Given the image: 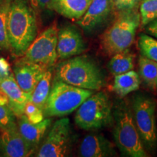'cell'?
I'll list each match as a JSON object with an SVG mask.
<instances>
[{
	"instance_id": "cell-1",
	"label": "cell",
	"mask_w": 157,
	"mask_h": 157,
	"mask_svg": "<svg viewBox=\"0 0 157 157\" xmlns=\"http://www.w3.org/2000/svg\"><path fill=\"white\" fill-rule=\"evenodd\" d=\"M10 51L21 58L38 34L36 12L29 0H12L7 24Z\"/></svg>"
},
{
	"instance_id": "cell-2",
	"label": "cell",
	"mask_w": 157,
	"mask_h": 157,
	"mask_svg": "<svg viewBox=\"0 0 157 157\" xmlns=\"http://www.w3.org/2000/svg\"><path fill=\"white\" fill-rule=\"evenodd\" d=\"M55 79L90 90H99L104 85L103 72L87 56L68 58L57 65Z\"/></svg>"
},
{
	"instance_id": "cell-3",
	"label": "cell",
	"mask_w": 157,
	"mask_h": 157,
	"mask_svg": "<svg viewBox=\"0 0 157 157\" xmlns=\"http://www.w3.org/2000/svg\"><path fill=\"white\" fill-rule=\"evenodd\" d=\"M140 24L137 8L119 11L114 21L101 37V47L105 53L112 56L130 48Z\"/></svg>"
},
{
	"instance_id": "cell-4",
	"label": "cell",
	"mask_w": 157,
	"mask_h": 157,
	"mask_svg": "<svg viewBox=\"0 0 157 157\" xmlns=\"http://www.w3.org/2000/svg\"><path fill=\"white\" fill-rule=\"evenodd\" d=\"M114 120L113 136L116 144L124 156L147 157L148 152L135 125L132 109L126 103H121L113 113Z\"/></svg>"
},
{
	"instance_id": "cell-5",
	"label": "cell",
	"mask_w": 157,
	"mask_h": 157,
	"mask_svg": "<svg viewBox=\"0 0 157 157\" xmlns=\"http://www.w3.org/2000/svg\"><path fill=\"white\" fill-rule=\"evenodd\" d=\"M93 93V90L82 89L54 79L43 110L44 116L61 117L70 114Z\"/></svg>"
},
{
	"instance_id": "cell-6",
	"label": "cell",
	"mask_w": 157,
	"mask_h": 157,
	"mask_svg": "<svg viewBox=\"0 0 157 157\" xmlns=\"http://www.w3.org/2000/svg\"><path fill=\"white\" fill-rule=\"evenodd\" d=\"M112 106L106 93H93L77 109L74 117L76 124L84 130H94L109 126L113 119Z\"/></svg>"
},
{
	"instance_id": "cell-7",
	"label": "cell",
	"mask_w": 157,
	"mask_h": 157,
	"mask_svg": "<svg viewBox=\"0 0 157 157\" xmlns=\"http://www.w3.org/2000/svg\"><path fill=\"white\" fill-rule=\"evenodd\" d=\"M131 109L143 146L154 152L157 148L156 101L150 96L138 94L133 97Z\"/></svg>"
},
{
	"instance_id": "cell-8",
	"label": "cell",
	"mask_w": 157,
	"mask_h": 157,
	"mask_svg": "<svg viewBox=\"0 0 157 157\" xmlns=\"http://www.w3.org/2000/svg\"><path fill=\"white\" fill-rule=\"evenodd\" d=\"M58 33V29L56 23L47 28L37 35L21 58L47 68L52 67L58 59L57 53Z\"/></svg>"
},
{
	"instance_id": "cell-9",
	"label": "cell",
	"mask_w": 157,
	"mask_h": 157,
	"mask_svg": "<svg viewBox=\"0 0 157 157\" xmlns=\"http://www.w3.org/2000/svg\"><path fill=\"white\" fill-rule=\"evenodd\" d=\"M71 143V126L68 118L57 120L39 147L36 156L63 157L67 156Z\"/></svg>"
},
{
	"instance_id": "cell-10",
	"label": "cell",
	"mask_w": 157,
	"mask_h": 157,
	"mask_svg": "<svg viewBox=\"0 0 157 157\" xmlns=\"http://www.w3.org/2000/svg\"><path fill=\"white\" fill-rule=\"evenodd\" d=\"M48 68L40 64L20 58L13 66V72L21 90L31 95Z\"/></svg>"
},
{
	"instance_id": "cell-11",
	"label": "cell",
	"mask_w": 157,
	"mask_h": 157,
	"mask_svg": "<svg viewBox=\"0 0 157 157\" xmlns=\"http://www.w3.org/2000/svg\"><path fill=\"white\" fill-rule=\"evenodd\" d=\"M86 44L82 34L74 25L63 27L58 33L57 53L60 59H68L84 52Z\"/></svg>"
},
{
	"instance_id": "cell-12",
	"label": "cell",
	"mask_w": 157,
	"mask_h": 157,
	"mask_svg": "<svg viewBox=\"0 0 157 157\" xmlns=\"http://www.w3.org/2000/svg\"><path fill=\"white\" fill-rule=\"evenodd\" d=\"M114 9L112 0H93L77 23L82 29L90 32L106 22Z\"/></svg>"
},
{
	"instance_id": "cell-13",
	"label": "cell",
	"mask_w": 157,
	"mask_h": 157,
	"mask_svg": "<svg viewBox=\"0 0 157 157\" xmlns=\"http://www.w3.org/2000/svg\"><path fill=\"white\" fill-rule=\"evenodd\" d=\"M32 154V151L21 135L17 127L2 130L0 133V156L24 157Z\"/></svg>"
},
{
	"instance_id": "cell-14",
	"label": "cell",
	"mask_w": 157,
	"mask_h": 157,
	"mask_svg": "<svg viewBox=\"0 0 157 157\" xmlns=\"http://www.w3.org/2000/svg\"><path fill=\"white\" fill-rule=\"evenodd\" d=\"M0 89L8 98V106L15 117L18 118L24 114L26 103L30 101L31 95L25 93L17 84L13 73L8 77L0 81Z\"/></svg>"
},
{
	"instance_id": "cell-15",
	"label": "cell",
	"mask_w": 157,
	"mask_h": 157,
	"mask_svg": "<svg viewBox=\"0 0 157 157\" xmlns=\"http://www.w3.org/2000/svg\"><path fill=\"white\" fill-rule=\"evenodd\" d=\"M17 128L25 142L34 154L42 140L45 133L51 125L50 119H43L39 123H31L25 114L18 117L17 121Z\"/></svg>"
},
{
	"instance_id": "cell-16",
	"label": "cell",
	"mask_w": 157,
	"mask_h": 157,
	"mask_svg": "<svg viewBox=\"0 0 157 157\" xmlns=\"http://www.w3.org/2000/svg\"><path fill=\"white\" fill-rule=\"evenodd\" d=\"M79 153L84 157L113 156L117 154L114 147L102 134L92 133L82 140Z\"/></svg>"
},
{
	"instance_id": "cell-17",
	"label": "cell",
	"mask_w": 157,
	"mask_h": 157,
	"mask_svg": "<svg viewBox=\"0 0 157 157\" xmlns=\"http://www.w3.org/2000/svg\"><path fill=\"white\" fill-rule=\"evenodd\" d=\"M93 0H52L50 9L67 18L78 20L85 13Z\"/></svg>"
},
{
	"instance_id": "cell-18",
	"label": "cell",
	"mask_w": 157,
	"mask_h": 157,
	"mask_svg": "<svg viewBox=\"0 0 157 157\" xmlns=\"http://www.w3.org/2000/svg\"><path fill=\"white\" fill-rule=\"evenodd\" d=\"M140 84V79L139 74L135 71L131 70L126 73L115 76L113 90L118 95L124 97L138 90Z\"/></svg>"
},
{
	"instance_id": "cell-19",
	"label": "cell",
	"mask_w": 157,
	"mask_h": 157,
	"mask_svg": "<svg viewBox=\"0 0 157 157\" xmlns=\"http://www.w3.org/2000/svg\"><path fill=\"white\" fill-rule=\"evenodd\" d=\"M52 80V68H48L45 71L44 75L39 80L33 93L31 94L30 102L36 105L37 107L44 110L47 100L50 94Z\"/></svg>"
},
{
	"instance_id": "cell-20",
	"label": "cell",
	"mask_w": 157,
	"mask_h": 157,
	"mask_svg": "<svg viewBox=\"0 0 157 157\" xmlns=\"http://www.w3.org/2000/svg\"><path fill=\"white\" fill-rule=\"evenodd\" d=\"M135 66V55L128 49L112 56L109 63V69L113 75L126 73Z\"/></svg>"
},
{
	"instance_id": "cell-21",
	"label": "cell",
	"mask_w": 157,
	"mask_h": 157,
	"mask_svg": "<svg viewBox=\"0 0 157 157\" xmlns=\"http://www.w3.org/2000/svg\"><path fill=\"white\" fill-rule=\"evenodd\" d=\"M139 73L143 81L151 90L157 89V62L140 56L138 60Z\"/></svg>"
},
{
	"instance_id": "cell-22",
	"label": "cell",
	"mask_w": 157,
	"mask_h": 157,
	"mask_svg": "<svg viewBox=\"0 0 157 157\" xmlns=\"http://www.w3.org/2000/svg\"><path fill=\"white\" fill-rule=\"evenodd\" d=\"M12 0H0V50L10 51L7 39V17Z\"/></svg>"
},
{
	"instance_id": "cell-23",
	"label": "cell",
	"mask_w": 157,
	"mask_h": 157,
	"mask_svg": "<svg viewBox=\"0 0 157 157\" xmlns=\"http://www.w3.org/2000/svg\"><path fill=\"white\" fill-rule=\"evenodd\" d=\"M138 48L143 56L157 62V39L142 34L138 39Z\"/></svg>"
},
{
	"instance_id": "cell-24",
	"label": "cell",
	"mask_w": 157,
	"mask_h": 157,
	"mask_svg": "<svg viewBox=\"0 0 157 157\" xmlns=\"http://www.w3.org/2000/svg\"><path fill=\"white\" fill-rule=\"evenodd\" d=\"M139 7L143 25H146L157 18V0H141Z\"/></svg>"
},
{
	"instance_id": "cell-25",
	"label": "cell",
	"mask_w": 157,
	"mask_h": 157,
	"mask_svg": "<svg viewBox=\"0 0 157 157\" xmlns=\"http://www.w3.org/2000/svg\"><path fill=\"white\" fill-rule=\"evenodd\" d=\"M16 117L7 105H0V129L5 130L17 127Z\"/></svg>"
},
{
	"instance_id": "cell-26",
	"label": "cell",
	"mask_w": 157,
	"mask_h": 157,
	"mask_svg": "<svg viewBox=\"0 0 157 157\" xmlns=\"http://www.w3.org/2000/svg\"><path fill=\"white\" fill-rule=\"evenodd\" d=\"M24 114L26 116L31 123L34 124L40 122L44 118L42 110L30 101H29L25 105Z\"/></svg>"
},
{
	"instance_id": "cell-27",
	"label": "cell",
	"mask_w": 157,
	"mask_h": 157,
	"mask_svg": "<svg viewBox=\"0 0 157 157\" xmlns=\"http://www.w3.org/2000/svg\"><path fill=\"white\" fill-rule=\"evenodd\" d=\"M114 8L118 11L138 8L141 0H112Z\"/></svg>"
},
{
	"instance_id": "cell-28",
	"label": "cell",
	"mask_w": 157,
	"mask_h": 157,
	"mask_svg": "<svg viewBox=\"0 0 157 157\" xmlns=\"http://www.w3.org/2000/svg\"><path fill=\"white\" fill-rule=\"evenodd\" d=\"M51 1L52 0H29L35 12H42L46 9H50Z\"/></svg>"
},
{
	"instance_id": "cell-29",
	"label": "cell",
	"mask_w": 157,
	"mask_h": 157,
	"mask_svg": "<svg viewBox=\"0 0 157 157\" xmlns=\"http://www.w3.org/2000/svg\"><path fill=\"white\" fill-rule=\"evenodd\" d=\"M10 66L5 58H0V81L12 74Z\"/></svg>"
},
{
	"instance_id": "cell-30",
	"label": "cell",
	"mask_w": 157,
	"mask_h": 157,
	"mask_svg": "<svg viewBox=\"0 0 157 157\" xmlns=\"http://www.w3.org/2000/svg\"><path fill=\"white\" fill-rule=\"evenodd\" d=\"M146 30L148 34L157 39V18L146 25Z\"/></svg>"
},
{
	"instance_id": "cell-31",
	"label": "cell",
	"mask_w": 157,
	"mask_h": 157,
	"mask_svg": "<svg viewBox=\"0 0 157 157\" xmlns=\"http://www.w3.org/2000/svg\"><path fill=\"white\" fill-rule=\"evenodd\" d=\"M0 105H8V98L6 94L0 89Z\"/></svg>"
}]
</instances>
